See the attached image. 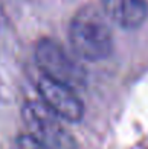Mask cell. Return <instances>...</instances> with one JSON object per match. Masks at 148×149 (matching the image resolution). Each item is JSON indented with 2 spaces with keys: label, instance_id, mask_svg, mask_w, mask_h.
Returning a JSON list of instances; mask_svg holds the SVG:
<instances>
[{
  "label": "cell",
  "instance_id": "6da1fadb",
  "mask_svg": "<svg viewBox=\"0 0 148 149\" xmlns=\"http://www.w3.org/2000/svg\"><path fill=\"white\" fill-rule=\"evenodd\" d=\"M68 39L73 51L86 61H103L113 51L112 31L105 16L90 6L80 9L71 19Z\"/></svg>",
  "mask_w": 148,
  "mask_h": 149
},
{
  "label": "cell",
  "instance_id": "7a4b0ae2",
  "mask_svg": "<svg viewBox=\"0 0 148 149\" xmlns=\"http://www.w3.org/2000/svg\"><path fill=\"white\" fill-rule=\"evenodd\" d=\"M22 119L28 133L44 149H76V141L61 125L51 109L41 101H26L22 109Z\"/></svg>",
  "mask_w": 148,
  "mask_h": 149
},
{
  "label": "cell",
  "instance_id": "3957f363",
  "mask_svg": "<svg viewBox=\"0 0 148 149\" xmlns=\"http://www.w3.org/2000/svg\"><path fill=\"white\" fill-rule=\"evenodd\" d=\"M35 61L41 74L76 90L86 86L84 68L54 39L42 38L35 47Z\"/></svg>",
  "mask_w": 148,
  "mask_h": 149
},
{
  "label": "cell",
  "instance_id": "277c9868",
  "mask_svg": "<svg viewBox=\"0 0 148 149\" xmlns=\"http://www.w3.org/2000/svg\"><path fill=\"white\" fill-rule=\"evenodd\" d=\"M36 88L45 106L62 120L76 123L83 119L84 104L76 88L52 80L44 74H39L36 80Z\"/></svg>",
  "mask_w": 148,
  "mask_h": 149
},
{
  "label": "cell",
  "instance_id": "5b68a950",
  "mask_svg": "<svg viewBox=\"0 0 148 149\" xmlns=\"http://www.w3.org/2000/svg\"><path fill=\"white\" fill-rule=\"evenodd\" d=\"M105 15L125 29L141 26L148 16L147 0H102Z\"/></svg>",
  "mask_w": 148,
  "mask_h": 149
},
{
  "label": "cell",
  "instance_id": "8992f818",
  "mask_svg": "<svg viewBox=\"0 0 148 149\" xmlns=\"http://www.w3.org/2000/svg\"><path fill=\"white\" fill-rule=\"evenodd\" d=\"M13 149H44L29 133L28 135H22L16 139Z\"/></svg>",
  "mask_w": 148,
  "mask_h": 149
}]
</instances>
